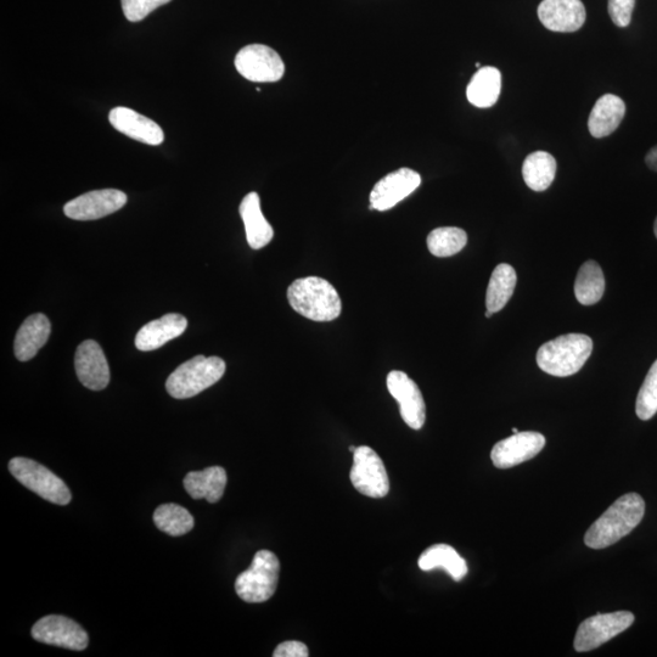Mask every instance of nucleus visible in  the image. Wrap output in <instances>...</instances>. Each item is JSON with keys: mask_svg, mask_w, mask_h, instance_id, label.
<instances>
[{"mask_svg": "<svg viewBox=\"0 0 657 657\" xmlns=\"http://www.w3.org/2000/svg\"><path fill=\"white\" fill-rule=\"evenodd\" d=\"M645 502L637 493L620 497L600 518L589 527L584 543L592 549L612 546L630 535L643 520Z\"/></svg>", "mask_w": 657, "mask_h": 657, "instance_id": "nucleus-1", "label": "nucleus"}, {"mask_svg": "<svg viewBox=\"0 0 657 657\" xmlns=\"http://www.w3.org/2000/svg\"><path fill=\"white\" fill-rule=\"evenodd\" d=\"M288 300L294 311L314 322L338 319L342 303L338 291L328 280L318 277L296 279L289 286Z\"/></svg>", "mask_w": 657, "mask_h": 657, "instance_id": "nucleus-2", "label": "nucleus"}, {"mask_svg": "<svg viewBox=\"0 0 657 657\" xmlns=\"http://www.w3.org/2000/svg\"><path fill=\"white\" fill-rule=\"evenodd\" d=\"M592 352L589 336L567 334L542 345L537 352V364L544 373L566 378L580 372Z\"/></svg>", "mask_w": 657, "mask_h": 657, "instance_id": "nucleus-3", "label": "nucleus"}, {"mask_svg": "<svg viewBox=\"0 0 657 657\" xmlns=\"http://www.w3.org/2000/svg\"><path fill=\"white\" fill-rule=\"evenodd\" d=\"M226 368L222 358L196 356L174 370L167 379V392L177 400L192 398L217 384Z\"/></svg>", "mask_w": 657, "mask_h": 657, "instance_id": "nucleus-4", "label": "nucleus"}, {"mask_svg": "<svg viewBox=\"0 0 657 657\" xmlns=\"http://www.w3.org/2000/svg\"><path fill=\"white\" fill-rule=\"evenodd\" d=\"M279 572L277 555L269 550H260L252 560L249 570L238 576L235 591L246 603H265L277 591Z\"/></svg>", "mask_w": 657, "mask_h": 657, "instance_id": "nucleus-5", "label": "nucleus"}, {"mask_svg": "<svg viewBox=\"0 0 657 657\" xmlns=\"http://www.w3.org/2000/svg\"><path fill=\"white\" fill-rule=\"evenodd\" d=\"M9 470L20 484L46 501L58 505L71 502V492L65 482L35 460L20 457L11 459Z\"/></svg>", "mask_w": 657, "mask_h": 657, "instance_id": "nucleus-6", "label": "nucleus"}, {"mask_svg": "<svg viewBox=\"0 0 657 657\" xmlns=\"http://www.w3.org/2000/svg\"><path fill=\"white\" fill-rule=\"evenodd\" d=\"M350 479L359 493L370 498H384L390 492L385 464L378 453L368 446L357 447L353 453Z\"/></svg>", "mask_w": 657, "mask_h": 657, "instance_id": "nucleus-7", "label": "nucleus"}, {"mask_svg": "<svg viewBox=\"0 0 657 657\" xmlns=\"http://www.w3.org/2000/svg\"><path fill=\"white\" fill-rule=\"evenodd\" d=\"M634 615L630 611H616L589 617L578 627L575 637L577 653H587L602 647L633 625Z\"/></svg>", "mask_w": 657, "mask_h": 657, "instance_id": "nucleus-8", "label": "nucleus"}, {"mask_svg": "<svg viewBox=\"0 0 657 657\" xmlns=\"http://www.w3.org/2000/svg\"><path fill=\"white\" fill-rule=\"evenodd\" d=\"M235 67L246 80L257 83L282 80L285 65L274 49L263 44H251L240 50L235 58Z\"/></svg>", "mask_w": 657, "mask_h": 657, "instance_id": "nucleus-9", "label": "nucleus"}, {"mask_svg": "<svg viewBox=\"0 0 657 657\" xmlns=\"http://www.w3.org/2000/svg\"><path fill=\"white\" fill-rule=\"evenodd\" d=\"M32 637L44 644L77 651L86 649L89 643L87 632L77 622L59 615H49L35 623Z\"/></svg>", "mask_w": 657, "mask_h": 657, "instance_id": "nucleus-10", "label": "nucleus"}, {"mask_svg": "<svg viewBox=\"0 0 657 657\" xmlns=\"http://www.w3.org/2000/svg\"><path fill=\"white\" fill-rule=\"evenodd\" d=\"M386 384L391 396L400 403V413L404 423L413 430L423 428L426 406L419 386L400 370H392L387 375Z\"/></svg>", "mask_w": 657, "mask_h": 657, "instance_id": "nucleus-11", "label": "nucleus"}, {"mask_svg": "<svg viewBox=\"0 0 657 657\" xmlns=\"http://www.w3.org/2000/svg\"><path fill=\"white\" fill-rule=\"evenodd\" d=\"M127 204V195L121 190H95L67 202L65 215L75 221H95L122 209Z\"/></svg>", "mask_w": 657, "mask_h": 657, "instance_id": "nucleus-12", "label": "nucleus"}, {"mask_svg": "<svg viewBox=\"0 0 657 657\" xmlns=\"http://www.w3.org/2000/svg\"><path fill=\"white\" fill-rule=\"evenodd\" d=\"M546 446V437L539 432H518L494 445L492 463L498 469H510L535 458Z\"/></svg>", "mask_w": 657, "mask_h": 657, "instance_id": "nucleus-13", "label": "nucleus"}, {"mask_svg": "<svg viewBox=\"0 0 657 657\" xmlns=\"http://www.w3.org/2000/svg\"><path fill=\"white\" fill-rule=\"evenodd\" d=\"M420 184V174L411 168H401V170L387 174L375 184L370 193L369 209L381 212L391 210L392 207L414 193Z\"/></svg>", "mask_w": 657, "mask_h": 657, "instance_id": "nucleus-14", "label": "nucleus"}, {"mask_svg": "<svg viewBox=\"0 0 657 657\" xmlns=\"http://www.w3.org/2000/svg\"><path fill=\"white\" fill-rule=\"evenodd\" d=\"M75 367L81 384L89 390L101 391L110 383L109 363L98 342L87 340L78 346Z\"/></svg>", "mask_w": 657, "mask_h": 657, "instance_id": "nucleus-15", "label": "nucleus"}, {"mask_svg": "<svg viewBox=\"0 0 657 657\" xmlns=\"http://www.w3.org/2000/svg\"><path fill=\"white\" fill-rule=\"evenodd\" d=\"M538 18L550 31L576 32L586 21V8L581 0H543L538 7Z\"/></svg>", "mask_w": 657, "mask_h": 657, "instance_id": "nucleus-16", "label": "nucleus"}, {"mask_svg": "<svg viewBox=\"0 0 657 657\" xmlns=\"http://www.w3.org/2000/svg\"><path fill=\"white\" fill-rule=\"evenodd\" d=\"M109 120L117 131L125 136L148 145H160L164 142V131L153 120L128 108L111 110Z\"/></svg>", "mask_w": 657, "mask_h": 657, "instance_id": "nucleus-17", "label": "nucleus"}, {"mask_svg": "<svg viewBox=\"0 0 657 657\" xmlns=\"http://www.w3.org/2000/svg\"><path fill=\"white\" fill-rule=\"evenodd\" d=\"M188 327V320L182 314L170 313L153 320L138 331L136 347L139 351H155L181 336Z\"/></svg>", "mask_w": 657, "mask_h": 657, "instance_id": "nucleus-18", "label": "nucleus"}, {"mask_svg": "<svg viewBox=\"0 0 657 657\" xmlns=\"http://www.w3.org/2000/svg\"><path fill=\"white\" fill-rule=\"evenodd\" d=\"M52 324L42 313L33 314L22 323L16 334L14 352L20 362L31 361L38 351L47 344Z\"/></svg>", "mask_w": 657, "mask_h": 657, "instance_id": "nucleus-19", "label": "nucleus"}, {"mask_svg": "<svg viewBox=\"0 0 657 657\" xmlns=\"http://www.w3.org/2000/svg\"><path fill=\"white\" fill-rule=\"evenodd\" d=\"M239 212L245 224L247 243L251 249L260 250L271 243L274 230L261 210V200L257 193L247 194L241 201Z\"/></svg>", "mask_w": 657, "mask_h": 657, "instance_id": "nucleus-20", "label": "nucleus"}, {"mask_svg": "<svg viewBox=\"0 0 657 657\" xmlns=\"http://www.w3.org/2000/svg\"><path fill=\"white\" fill-rule=\"evenodd\" d=\"M227 481L226 470L221 466H211L202 471H192L185 476L183 484L190 497L217 503L223 497Z\"/></svg>", "mask_w": 657, "mask_h": 657, "instance_id": "nucleus-21", "label": "nucleus"}, {"mask_svg": "<svg viewBox=\"0 0 657 657\" xmlns=\"http://www.w3.org/2000/svg\"><path fill=\"white\" fill-rule=\"evenodd\" d=\"M626 114L623 100L614 94H605L595 103L589 116L588 128L594 138H604L614 133Z\"/></svg>", "mask_w": 657, "mask_h": 657, "instance_id": "nucleus-22", "label": "nucleus"}, {"mask_svg": "<svg viewBox=\"0 0 657 657\" xmlns=\"http://www.w3.org/2000/svg\"><path fill=\"white\" fill-rule=\"evenodd\" d=\"M502 91L501 71L496 67H481L466 89V97L476 108H491L497 103Z\"/></svg>", "mask_w": 657, "mask_h": 657, "instance_id": "nucleus-23", "label": "nucleus"}, {"mask_svg": "<svg viewBox=\"0 0 657 657\" xmlns=\"http://www.w3.org/2000/svg\"><path fill=\"white\" fill-rule=\"evenodd\" d=\"M418 565L420 570L431 571L443 569L454 581H462L468 574V564L460 557L457 550L448 544H435L420 555Z\"/></svg>", "mask_w": 657, "mask_h": 657, "instance_id": "nucleus-24", "label": "nucleus"}, {"mask_svg": "<svg viewBox=\"0 0 657 657\" xmlns=\"http://www.w3.org/2000/svg\"><path fill=\"white\" fill-rule=\"evenodd\" d=\"M516 283L518 275L513 267L502 263L494 268L486 294L487 311L493 314L502 311L513 296Z\"/></svg>", "mask_w": 657, "mask_h": 657, "instance_id": "nucleus-25", "label": "nucleus"}, {"mask_svg": "<svg viewBox=\"0 0 657 657\" xmlns=\"http://www.w3.org/2000/svg\"><path fill=\"white\" fill-rule=\"evenodd\" d=\"M557 174V161L546 151H536L526 157L522 165V177L535 192H544L552 185Z\"/></svg>", "mask_w": 657, "mask_h": 657, "instance_id": "nucleus-26", "label": "nucleus"}, {"mask_svg": "<svg viewBox=\"0 0 657 657\" xmlns=\"http://www.w3.org/2000/svg\"><path fill=\"white\" fill-rule=\"evenodd\" d=\"M605 278L602 268L595 261L583 263L575 283V295L584 306H592L602 300Z\"/></svg>", "mask_w": 657, "mask_h": 657, "instance_id": "nucleus-27", "label": "nucleus"}, {"mask_svg": "<svg viewBox=\"0 0 657 657\" xmlns=\"http://www.w3.org/2000/svg\"><path fill=\"white\" fill-rule=\"evenodd\" d=\"M154 522L157 529L173 537L183 536L194 527L192 514L177 504L160 505L155 510Z\"/></svg>", "mask_w": 657, "mask_h": 657, "instance_id": "nucleus-28", "label": "nucleus"}, {"mask_svg": "<svg viewBox=\"0 0 657 657\" xmlns=\"http://www.w3.org/2000/svg\"><path fill=\"white\" fill-rule=\"evenodd\" d=\"M428 249L436 257H451L459 254L468 244V235L463 229L442 227L429 234Z\"/></svg>", "mask_w": 657, "mask_h": 657, "instance_id": "nucleus-29", "label": "nucleus"}, {"mask_svg": "<svg viewBox=\"0 0 657 657\" xmlns=\"http://www.w3.org/2000/svg\"><path fill=\"white\" fill-rule=\"evenodd\" d=\"M636 413L639 419L649 420L657 413V359L651 365L647 378H645L642 387H640Z\"/></svg>", "mask_w": 657, "mask_h": 657, "instance_id": "nucleus-30", "label": "nucleus"}, {"mask_svg": "<svg viewBox=\"0 0 657 657\" xmlns=\"http://www.w3.org/2000/svg\"><path fill=\"white\" fill-rule=\"evenodd\" d=\"M171 0H121L123 13L131 22H139Z\"/></svg>", "mask_w": 657, "mask_h": 657, "instance_id": "nucleus-31", "label": "nucleus"}, {"mask_svg": "<svg viewBox=\"0 0 657 657\" xmlns=\"http://www.w3.org/2000/svg\"><path fill=\"white\" fill-rule=\"evenodd\" d=\"M636 0H609V14L612 22L619 27L631 24Z\"/></svg>", "mask_w": 657, "mask_h": 657, "instance_id": "nucleus-32", "label": "nucleus"}, {"mask_svg": "<svg viewBox=\"0 0 657 657\" xmlns=\"http://www.w3.org/2000/svg\"><path fill=\"white\" fill-rule=\"evenodd\" d=\"M274 657H308L310 656V651L305 644L297 642V640H290V642H284L278 645L277 649L274 650Z\"/></svg>", "mask_w": 657, "mask_h": 657, "instance_id": "nucleus-33", "label": "nucleus"}, {"mask_svg": "<svg viewBox=\"0 0 657 657\" xmlns=\"http://www.w3.org/2000/svg\"><path fill=\"white\" fill-rule=\"evenodd\" d=\"M645 162L651 170L657 172V146L649 151L647 157H645Z\"/></svg>", "mask_w": 657, "mask_h": 657, "instance_id": "nucleus-34", "label": "nucleus"}, {"mask_svg": "<svg viewBox=\"0 0 657 657\" xmlns=\"http://www.w3.org/2000/svg\"><path fill=\"white\" fill-rule=\"evenodd\" d=\"M654 232H655V235H656V238H657V218H656V221H655V224H654Z\"/></svg>", "mask_w": 657, "mask_h": 657, "instance_id": "nucleus-35", "label": "nucleus"}, {"mask_svg": "<svg viewBox=\"0 0 657 657\" xmlns=\"http://www.w3.org/2000/svg\"><path fill=\"white\" fill-rule=\"evenodd\" d=\"M492 314H493V313H491L490 311H487V312H486V318H491V317H492Z\"/></svg>", "mask_w": 657, "mask_h": 657, "instance_id": "nucleus-36", "label": "nucleus"}, {"mask_svg": "<svg viewBox=\"0 0 657 657\" xmlns=\"http://www.w3.org/2000/svg\"><path fill=\"white\" fill-rule=\"evenodd\" d=\"M356 449H357V448H356L355 446H351V447H350V451H351L352 453H355V452H356Z\"/></svg>", "mask_w": 657, "mask_h": 657, "instance_id": "nucleus-37", "label": "nucleus"}, {"mask_svg": "<svg viewBox=\"0 0 657 657\" xmlns=\"http://www.w3.org/2000/svg\"><path fill=\"white\" fill-rule=\"evenodd\" d=\"M513 432H514V434H518L519 431H518V429H515V428H514V429H513Z\"/></svg>", "mask_w": 657, "mask_h": 657, "instance_id": "nucleus-38", "label": "nucleus"}]
</instances>
